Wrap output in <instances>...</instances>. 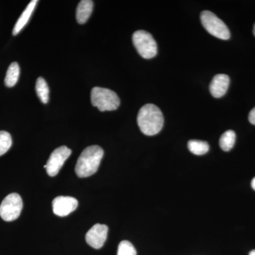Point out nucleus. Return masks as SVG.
Returning a JSON list of instances; mask_svg holds the SVG:
<instances>
[{"label":"nucleus","instance_id":"6ab92c4d","mask_svg":"<svg viewBox=\"0 0 255 255\" xmlns=\"http://www.w3.org/2000/svg\"><path fill=\"white\" fill-rule=\"evenodd\" d=\"M249 121L253 125H255V107L249 114Z\"/></svg>","mask_w":255,"mask_h":255},{"label":"nucleus","instance_id":"0eeeda50","mask_svg":"<svg viewBox=\"0 0 255 255\" xmlns=\"http://www.w3.org/2000/svg\"><path fill=\"white\" fill-rule=\"evenodd\" d=\"M71 153L72 150L65 145L60 146L53 150L50 154L46 165H44V168H46L48 175L50 177L56 176Z\"/></svg>","mask_w":255,"mask_h":255},{"label":"nucleus","instance_id":"dca6fc26","mask_svg":"<svg viewBox=\"0 0 255 255\" xmlns=\"http://www.w3.org/2000/svg\"><path fill=\"white\" fill-rule=\"evenodd\" d=\"M236 132L232 130H227L221 135L220 138V147L223 150L228 152L233 148L236 142Z\"/></svg>","mask_w":255,"mask_h":255},{"label":"nucleus","instance_id":"20e7f679","mask_svg":"<svg viewBox=\"0 0 255 255\" xmlns=\"http://www.w3.org/2000/svg\"><path fill=\"white\" fill-rule=\"evenodd\" d=\"M132 42L137 53L145 59H150L157 55V43L149 32L144 30L135 31L132 35Z\"/></svg>","mask_w":255,"mask_h":255},{"label":"nucleus","instance_id":"4468645a","mask_svg":"<svg viewBox=\"0 0 255 255\" xmlns=\"http://www.w3.org/2000/svg\"><path fill=\"white\" fill-rule=\"evenodd\" d=\"M36 91L42 103L47 104L49 101V87L46 80L39 77L36 80Z\"/></svg>","mask_w":255,"mask_h":255},{"label":"nucleus","instance_id":"ddd939ff","mask_svg":"<svg viewBox=\"0 0 255 255\" xmlns=\"http://www.w3.org/2000/svg\"><path fill=\"white\" fill-rule=\"evenodd\" d=\"M20 75V68L16 62H14L9 65L6 71L4 79V84L7 87H14L17 83Z\"/></svg>","mask_w":255,"mask_h":255},{"label":"nucleus","instance_id":"4be33fe9","mask_svg":"<svg viewBox=\"0 0 255 255\" xmlns=\"http://www.w3.org/2000/svg\"><path fill=\"white\" fill-rule=\"evenodd\" d=\"M253 33H254L255 36V24L254 26V28H253Z\"/></svg>","mask_w":255,"mask_h":255},{"label":"nucleus","instance_id":"2eb2a0df","mask_svg":"<svg viewBox=\"0 0 255 255\" xmlns=\"http://www.w3.org/2000/svg\"><path fill=\"white\" fill-rule=\"evenodd\" d=\"M188 148L191 153L196 155H203L209 150V145L207 142L201 140H191L188 142Z\"/></svg>","mask_w":255,"mask_h":255},{"label":"nucleus","instance_id":"f257e3e1","mask_svg":"<svg viewBox=\"0 0 255 255\" xmlns=\"http://www.w3.org/2000/svg\"><path fill=\"white\" fill-rule=\"evenodd\" d=\"M137 122L142 133L149 136L155 135L159 133L163 127V114L157 106L147 104L139 111Z\"/></svg>","mask_w":255,"mask_h":255},{"label":"nucleus","instance_id":"9d476101","mask_svg":"<svg viewBox=\"0 0 255 255\" xmlns=\"http://www.w3.org/2000/svg\"><path fill=\"white\" fill-rule=\"evenodd\" d=\"M229 85V76L224 74H219L214 76L210 84V92L215 98H221L226 95Z\"/></svg>","mask_w":255,"mask_h":255},{"label":"nucleus","instance_id":"6e6552de","mask_svg":"<svg viewBox=\"0 0 255 255\" xmlns=\"http://www.w3.org/2000/svg\"><path fill=\"white\" fill-rule=\"evenodd\" d=\"M109 228L106 225L97 224L93 226L87 233L85 240L87 244L95 249H100L105 245L108 235Z\"/></svg>","mask_w":255,"mask_h":255},{"label":"nucleus","instance_id":"aec40b11","mask_svg":"<svg viewBox=\"0 0 255 255\" xmlns=\"http://www.w3.org/2000/svg\"><path fill=\"white\" fill-rule=\"evenodd\" d=\"M251 185L253 189L255 190V177L253 179V181H252Z\"/></svg>","mask_w":255,"mask_h":255},{"label":"nucleus","instance_id":"7ed1b4c3","mask_svg":"<svg viewBox=\"0 0 255 255\" xmlns=\"http://www.w3.org/2000/svg\"><path fill=\"white\" fill-rule=\"evenodd\" d=\"M91 102L100 112L114 111L119 108L120 100L115 92L110 89L95 87L91 91Z\"/></svg>","mask_w":255,"mask_h":255},{"label":"nucleus","instance_id":"9b49d317","mask_svg":"<svg viewBox=\"0 0 255 255\" xmlns=\"http://www.w3.org/2000/svg\"><path fill=\"white\" fill-rule=\"evenodd\" d=\"M94 2L92 0H82L76 9V19L80 24L86 23L93 10Z\"/></svg>","mask_w":255,"mask_h":255},{"label":"nucleus","instance_id":"f8f14e48","mask_svg":"<svg viewBox=\"0 0 255 255\" xmlns=\"http://www.w3.org/2000/svg\"><path fill=\"white\" fill-rule=\"evenodd\" d=\"M38 1L36 0H33L31 2L28 4L26 6V9L23 11L20 17L18 18V21H16L15 24L14 29H13L12 33L14 36L17 35L23 27L26 26V23H28V20L31 16L32 13L34 11L35 7H36Z\"/></svg>","mask_w":255,"mask_h":255},{"label":"nucleus","instance_id":"423d86ee","mask_svg":"<svg viewBox=\"0 0 255 255\" xmlns=\"http://www.w3.org/2000/svg\"><path fill=\"white\" fill-rule=\"evenodd\" d=\"M23 208V201L19 194L12 193L4 198L0 205V216L5 221H15L19 217Z\"/></svg>","mask_w":255,"mask_h":255},{"label":"nucleus","instance_id":"f03ea898","mask_svg":"<svg viewBox=\"0 0 255 255\" xmlns=\"http://www.w3.org/2000/svg\"><path fill=\"white\" fill-rule=\"evenodd\" d=\"M104 150L99 145L86 147L77 161L75 172L80 178L90 177L97 172L103 158Z\"/></svg>","mask_w":255,"mask_h":255},{"label":"nucleus","instance_id":"412c9836","mask_svg":"<svg viewBox=\"0 0 255 255\" xmlns=\"http://www.w3.org/2000/svg\"><path fill=\"white\" fill-rule=\"evenodd\" d=\"M249 255H255V250L252 251L251 253H250Z\"/></svg>","mask_w":255,"mask_h":255},{"label":"nucleus","instance_id":"39448f33","mask_svg":"<svg viewBox=\"0 0 255 255\" xmlns=\"http://www.w3.org/2000/svg\"><path fill=\"white\" fill-rule=\"evenodd\" d=\"M201 21L204 28L212 36L222 40L231 38V33L226 23L211 11H202Z\"/></svg>","mask_w":255,"mask_h":255},{"label":"nucleus","instance_id":"1a4fd4ad","mask_svg":"<svg viewBox=\"0 0 255 255\" xmlns=\"http://www.w3.org/2000/svg\"><path fill=\"white\" fill-rule=\"evenodd\" d=\"M53 213L60 217H65L78 208V201L71 196H60L55 198L52 203Z\"/></svg>","mask_w":255,"mask_h":255},{"label":"nucleus","instance_id":"a211bd4d","mask_svg":"<svg viewBox=\"0 0 255 255\" xmlns=\"http://www.w3.org/2000/svg\"><path fill=\"white\" fill-rule=\"evenodd\" d=\"M117 255H137V252L131 243L123 241L119 245Z\"/></svg>","mask_w":255,"mask_h":255},{"label":"nucleus","instance_id":"f3484780","mask_svg":"<svg viewBox=\"0 0 255 255\" xmlns=\"http://www.w3.org/2000/svg\"><path fill=\"white\" fill-rule=\"evenodd\" d=\"M12 145V139L9 132L1 130L0 131V156L4 155Z\"/></svg>","mask_w":255,"mask_h":255}]
</instances>
